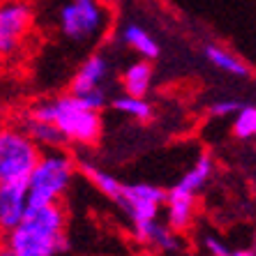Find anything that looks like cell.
<instances>
[{
  "instance_id": "1",
  "label": "cell",
  "mask_w": 256,
  "mask_h": 256,
  "mask_svg": "<svg viewBox=\"0 0 256 256\" xmlns=\"http://www.w3.org/2000/svg\"><path fill=\"white\" fill-rule=\"evenodd\" d=\"M5 247L16 256H62L70 252L67 210L60 203L28 206L18 226L5 233Z\"/></svg>"
},
{
  "instance_id": "2",
  "label": "cell",
  "mask_w": 256,
  "mask_h": 256,
  "mask_svg": "<svg viewBox=\"0 0 256 256\" xmlns=\"http://www.w3.org/2000/svg\"><path fill=\"white\" fill-rule=\"evenodd\" d=\"M26 114L32 118L54 122L62 132L67 143H74V146H95L104 132L102 114L86 106V102L74 92H65V95H56L51 100L37 102Z\"/></svg>"
},
{
  "instance_id": "3",
  "label": "cell",
  "mask_w": 256,
  "mask_h": 256,
  "mask_svg": "<svg viewBox=\"0 0 256 256\" xmlns=\"http://www.w3.org/2000/svg\"><path fill=\"white\" fill-rule=\"evenodd\" d=\"M114 12L104 0H67L58 12V28L70 44L92 48L108 35Z\"/></svg>"
},
{
  "instance_id": "4",
  "label": "cell",
  "mask_w": 256,
  "mask_h": 256,
  "mask_svg": "<svg viewBox=\"0 0 256 256\" xmlns=\"http://www.w3.org/2000/svg\"><path fill=\"white\" fill-rule=\"evenodd\" d=\"M78 171L76 160L62 148L42 152V160L30 176V206L60 203Z\"/></svg>"
},
{
  "instance_id": "5",
  "label": "cell",
  "mask_w": 256,
  "mask_h": 256,
  "mask_svg": "<svg viewBox=\"0 0 256 256\" xmlns=\"http://www.w3.org/2000/svg\"><path fill=\"white\" fill-rule=\"evenodd\" d=\"M42 160V148L21 127H5L0 134V182H30Z\"/></svg>"
},
{
  "instance_id": "6",
  "label": "cell",
  "mask_w": 256,
  "mask_h": 256,
  "mask_svg": "<svg viewBox=\"0 0 256 256\" xmlns=\"http://www.w3.org/2000/svg\"><path fill=\"white\" fill-rule=\"evenodd\" d=\"M168 192L152 182H125V190L116 201L132 224V233L141 231L152 222H160V214L166 206Z\"/></svg>"
},
{
  "instance_id": "7",
  "label": "cell",
  "mask_w": 256,
  "mask_h": 256,
  "mask_svg": "<svg viewBox=\"0 0 256 256\" xmlns=\"http://www.w3.org/2000/svg\"><path fill=\"white\" fill-rule=\"evenodd\" d=\"M35 21L32 7L24 0H5L0 7V54L10 58L24 42Z\"/></svg>"
},
{
  "instance_id": "8",
  "label": "cell",
  "mask_w": 256,
  "mask_h": 256,
  "mask_svg": "<svg viewBox=\"0 0 256 256\" xmlns=\"http://www.w3.org/2000/svg\"><path fill=\"white\" fill-rule=\"evenodd\" d=\"M30 206L28 182H0V226L2 233L21 224Z\"/></svg>"
},
{
  "instance_id": "9",
  "label": "cell",
  "mask_w": 256,
  "mask_h": 256,
  "mask_svg": "<svg viewBox=\"0 0 256 256\" xmlns=\"http://www.w3.org/2000/svg\"><path fill=\"white\" fill-rule=\"evenodd\" d=\"M111 76V60L104 54H88V58L78 65L74 76L70 81V92L86 95L97 88H106V81Z\"/></svg>"
},
{
  "instance_id": "10",
  "label": "cell",
  "mask_w": 256,
  "mask_h": 256,
  "mask_svg": "<svg viewBox=\"0 0 256 256\" xmlns=\"http://www.w3.org/2000/svg\"><path fill=\"white\" fill-rule=\"evenodd\" d=\"M164 214H166V224L173 231H187L196 217V196L171 187L166 206H164Z\"/></svg>"
},
{
  "instance_id": "11",
  "label": "cell",
  "mask_w": 256,
  "mask_h": 256,
  "mask_svg": "<svg viewBox=\"0 0 256 256\" xmlns=\"http://www.w3.org/2000/svg\"><path fill=\"white\" fill-rule=\"evenodd\" d=\"M152 78H155V70H152V60L138 58L122 70L120 74V88L127 95L146 97L152 88Z\"/></svg>"
},
{
  "instance_id": "12",
  "label": "cell",
  "mask_w": 256,
  "mask_h": 256,
  "mask_svg": "<svg viewBox=\"0 0 256 256\" xmlns=\"http://www.w3.org/2000/svg\"><path fill=\"white\" fill-rule=\"evenodd\" d=\"M120 42L125 44L127 48H132L138 58H146V60H157L162 54V46L155 40V35L138 24L122 26V28H120Z\"/></svg>"
},
{
  "instance_id": "13",
  "label": "cell",
  "mask_w": 256,
  "mask_h": 256,
  "mask_svg": "<svg viewBox=\"0 0 256 256\" xmlns=\"http://www.w3.org/2000/svg\"><path fill=\"white\" fill-rule=\"evenodd\" d=\"M203 58L222 74H228L233 78H250L252 70L242 58L228 51V48L220 46V44H203Z\"/></svg>"
},
{
  "instance_id": "14",
  "label": "cell",
  "mask_w": 256,
  "mask_h": 256,
  "mask_svg": "<svg viewBox=\"0 0 256 256\" xmlns=\"http://www.w3.org/2000/svg\"><path fill=\"white\" fill-rule=\"evenodd\" d=\"M212 173H214V160L208 152H203V155H198L196 160H194V164L180 176V180L173 187L180 192H185V194H192V196H198V194L206 190V185L210 182Z\"/></svg>"
},
{
  "instance_id": "15",
  "label": "cell",
  "mask_w": 256,
  "mask_h": 256,
  "mask_svg": "<svg viewBox=\"0 0 256 256\" xmlns=\"http://www.w3.org/2000/svg\"><path fill=\"white\" fill-rule=\"evenodd\" d=\"M78 171L84 173V178L100 192L102 196H106L108 201H114V203L118 201L120 194H122V190H125V182H122V180H118L114 173H108L106 168L97 166L95 162H90V160L88 162L86 160L78 162Z\"/></svg>"
},
{
  "instance_id": "16",
  "label": "cell",
  "mask_w": 256,
  "mask_h": 256,
  "mask_svg": "<svg viewBox=\"0 0 256 256\" xmlns=\"http://www.w3.org/2000/svg\"><path fill=\"white\" fill-rule=\"evenodd\" d=\"M18 127L26 130L30 136L35 138V143L44 150H56V148H65L67 138L62 136V132L54 125V122H46V120L32 118V116L24 114L18 120Z\"/></svg>"
},
{
  "instance_id": "17",
  "label": "cell",
  "mask_w": 256,
  "mask_h": 256,
  "mask_svg": "<svg viewBox=\"0 0 256 256\" xmlns=\"http://www.w3.org/2000/svg\"><path fill=\"white\" fill-rule=\"evenodd\" d=\"M176 233L178 231H173L168 224L152 222V224H148L146 228L134 233V238L141 244H146V247H155V250H162V252H176L180 247Z\"/></svg>"
},
{
  "instance_id": "18",
  "label": "cell",
  "mask_w": 256,
  "mask_h": 256,
  "mask_svg": "<svg viewBox=\"0 0 256 256\" xmlns=\"http://www.w3.org/2000/svg\"><path fill=\"white\" fill-rule=\"evenodd\" d=\"M111 108H114L116 114L136 120V122H148V120H152V116H155V108H152V104L148 102V97L127 95V92L116 95L114 100H111Z\"/></svg>"
},
{
  "instance_id": "19",
  "label": "cell",
  "mask_w": 256,
  "mask_h": 256,
  "mask_svg": "<svg viewBox=\"0 0 256 256\" xmlns=\"http://www.w3.org/2000/svg\"><path fill=\"white\" fill-rule=\"evenodd\" d=\"M231 132L238 141H254L256 138V104H244L238 116L231 120Z\"/></svg>"
},
{
  "instance_id": "20",
  "label": "cell",
  "mask_w": 256,
  "mask_h": 256,
  "mask_svg": "<svg viewBox=\"0 0 256 256\" xmlns=\"http://www.w3.org/2000/svg\"><path fill=\"white\" fill-rule=\"evenodd\" d=\"M242 106L244 104L240 100H236V97H220V100H214L208 106V116L210 118H220V120H226V118L233 120Z\"/></svg>"
},
{
  "instance_id": "21",
  "label": "cell",
  "mask_w": 256,
  "mask_h": 256,
  "mask_svg": "<svg viewBox=\"0 0 256 256\" xmlns=\"http://www.w3.org/2000/svg\"><path fill=\"white\" fill-rule=\"evenodd\" d=\"M226 256H256V250H231L228 247Z\"/></svg>"
},
{
  "instance_id": "22",
  "label": "cell",
  "mask_w": 256,
  "mask_h": 256,
  "mask_svg": "<svg viewBox=\"0 0 256 256\" xmlns=\"http://www.w3.org/2000/svg\"><path fill=\"white\" fill-rule=\"evenodd\" d=\"M0 256H16V254H14L10 247H5V244H2V250H0Z\"/></svg>"
}]
</instances>
